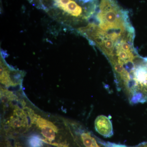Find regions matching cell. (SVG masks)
Returning a JSON list of instances; mask_svg holds the SVG:
<instances>
[{
	"instance_id": "cell-1",
	"label": "cell",
	"mask_w": 147,
	"mask_h": 147,
	"mask_svg": "<svg viewBox=\"0 0 147 147\" xmlns=\"http://www.w3.org/2000/svg\"><path fill=\"white\" fill-rule=\"evenodd\" d=\"M98 0H34L32 4L64 26L76 31L94 14Z\"/></svg>"
},
{
	"instance_id": "cell-2",
	"label": "cell",
	"mask_w": 147,
	"mask_h": 147,
	"mask_svg": "<svg viewBox=\"0 0 147 147\" xmlns=\"http://www.w3.org/2000/svg\"><path fill=\"white\" fill-rule=\"evenodd\" d=\"M112 67L117 90L125 95L130 104L147 102V59L138 55Z\"/></svg>"
},
{
	"instance_id": "cell-3",
	"label": "cell",
	"mask_w": 147,
	"mask_h": 147,
	"mask_svg": "<svg viewBox=\"0 0 147 147\" xmlns=\"http://www.w3.org/2000/svg\"><path fill=\"white\" fill-rule=\"evenodd\" d=\"M34 123L40 129L41 134L45 138L43 139V142L54 146L59 132L57 127L53 123L38 115L37 116Z\"/></svg>"
},
{
	"instance_id": "cell-4",
	"label": "cell",
	"mask_w": 147,
	"mask_h": 147,
	"mask_svg": "<svg viewBox=\"0 0 147 147\" xmlns=\"http://www.w3.org/2000/svg\"><path fill=\"white\" fill-rule=\"evenodd\" d=\"M94 126L96 130L104 137L108 138L113 135V124L106 116H98L95 121Z\"/></svg>"
},
{
	"instance_id": "cell-5",
	"label": "cell",
	"mask_w": 147,
	"mask_h": 147,
	"mask_svg": "<svg viewBox=\"0 0 147 147\" xmlns=\"http://www.w3.org/2000/svg\"><path fill=\"white\" fill-rule=\"evenodd\" d=\"M43 139L36 134H33L27 139L26 144L28 147H41L43 146Z\"/></svg>"
},
{
	"instance_id": "cell-6",
	"label": "cell",
	"mask_w": 147,
	"mask_h": 147,
	"mask_svg": "<svg viewBox=\"0 0 147 147\" xmlns=\"http://www.w3.org/2000/svg\"><path fill=\"white\" fill-rule=\"evenodd\" d=\"M1 102L4 103H7L10 100L15 99V96L12 92L7 90L1 89Z\"/></svg>"
},
{
	"instance_id": "cell-7",
	"label": "cell",
	"mask_w": 147,
	"mask_h": 147,
	"mask_svg": "<svg viewBox=\"0 0 147 147\" xmlns=\"http://www.w3.org/2000/svg\"><path fill=\"white\" fill-rule=\"evenodd\" d=\"M108 144H109L110 147H128L125 146V145L110 143V142H108Z\"/></svg>"
},
{
	"instance_id": "cell-8",
	"label": "cell",
	"mask_w": 147,
	"mask_h": 147,
	"mask_svg": "<svg viewBox=\"0 0 147 147\" xmlns=\"http://www.w3.org/2000/svg\"><path fill=\"white\" fill-rule=\"evenodd\" d=\"M28 1L30 3H31L32 4V3L33 2L34 0H28Z\"/></svg>"
}]
</instances>
